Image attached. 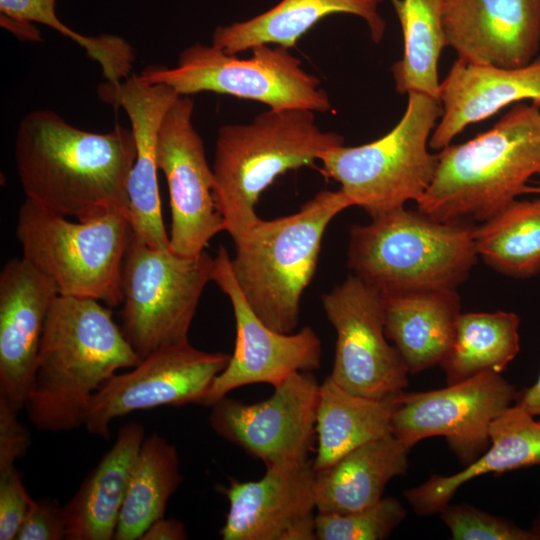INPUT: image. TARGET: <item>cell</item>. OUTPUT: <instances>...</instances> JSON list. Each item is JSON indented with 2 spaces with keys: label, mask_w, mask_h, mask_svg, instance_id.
Listing matches in <instances>:
<instances>
[{
  "label": "cell",
  "mask_w": 540,
  "mask_h": 540,
  "mask_svg": "<svg viewBox=\"0 0 540 540\" xmlns=\"http://www.w3.org/2000/svg\"><path fill=\"white\" fill-rule=\"evenodd\" d=\"M453 540H534L529 529L471 504H448L440 512Z\"/></svg>",
  "instance_id": "cell-34"
},
{
  "label": "cell",
  "mask_w": 540,
  "mask_h": 540,
  "mask_svg": "<svg viewBox=\"0 0 540 540\" xmlns=\"http://www.w3.org/2000/svg\"><path fill=\"white\" fill-rule=\"evenodd\" d=\"M59 295L54 282L24 257L0 274V396L18 412L33 379L44 324Z\"/></svg>",
  "instance_id": "cell-20"
},
{
  "label": "cell",
  "mask_w": 540,
  "mask_h": 540,
  "mask_svg": "<svg viewBox=\"0 0 540 540\" xmlns=\"http://www.w3.org/2000/svg\"><path fill=\"white\" fill-rule=\"evenodd\" d=\"M214 257L181 256L156 249L132 232L121 269L122 332L144 358L189 341L200 297L211 280Z\"/></svg>",
  "instance_id": "cell-10"
},
{
  "label": "cell",
  "mask_w": 540,
  "mask_h": 540,
  "mask_svg": "<svg viewBox=\"0 0 540 540\" xmlns=\"http://www.w3.org/2000/svg\"><path fill=\"white\" fill-rule=\"evenodd\" d=\"M403 32V56L391 68L399 94L421 92L439 100L438 61L446 46L445 0H391Z\"/></svg>",
  "instance_id": "cell-30"
},
{
  "label": "cell",
  "mask_w": 540,
  "mask_h": 540,
  "mask_svg": "<svg viewBox=\"0 0 540 540\" xmlns=\"http://www.w3.org/2000/svg\"><path fill=\"white\" fill-rule=\"evenodd\" d=\"M316 470L309 460L266 467L255 481L231 479L223 540H314Z\"/></svg>",
  "instance_id": "cell-17"
},
{
  "label": "cell",
  "mask_w": 540,
  "mask_h": 540,
  "mask_svg": "<svg viewBox=\"0 0 540 540\" xmlns=\"http://www.w3.org/2000/svg\"><path fill=\"white\" fill-rule=\"evenodd\" d=\"M187 538L186 528L180 520L161 517L149 526L140 540H184Z\"/></svg>",
  "instance_id": "cell-38"
},
{
  "label": "cell",
  "mask_w": 540,
  "mask_h": 540,
  "mask_svg": "<svg viewBox=\"0 0 540 540\" xmlns=\"http://www.w3.org/2000/svg\"><path fill=\"white\" fill-rule=\"evenodd\" d=\"M515 403L535 418L540 419V373L533 385L518 391Z\"/></svg>",
  "instance_id": "cell-40"
},
{
  "label": "cell",
  "mask_w": 540,
  "mask_h": 540,
  "mask_svg": "<svg viewBox=\"0 0 540 540\" xmlns=\"http://www.w3.org/2000/svg\"><path fill=\"white\" fill-rule=\"evenodd\" d=\"M490 445L470 464L451 475L432 474L420 485L403 494L421 516L439 513L461 486L476 477L502 474L520 468L540 467V419L514 403L490 425Z\"/></svg>",
  "instance_id": "cell-22"
},
{
  "label": "cell",
  "mask_w": 540,
  "mask_h": 540,
  "mask_svg": "<svg viewBox=\"0 0 540 540\" xmlns=\"http://www.w3.org/2000/svg\"><path fill=\"white\" fill-rule=\"evenodd\" d=\"M194 102L179 96L166 112L158 133L157 165L169 191V245L181 256H195L225 231L214 196L215 177L205 147L193 126Z\"/></svg>",
  "instance_id": "cell-16"
},
{
  "label": "cell",
  "mask_w": 540,
  "mask_h": 540,
  "mask_svg": "<svg viewBox=\"0 0 540 540\" xmlns=\"http://www.w3.org/2000/svg\"><path fill=\"white\" fill-rule=\"evenodd\" d=\"M540 177V106L517 104L491 129L438 153L417 210L441 222H483Z\"/></svg>",
  "instance_id": "cell-3"
},
{
  "label": "cell",
  "mask_w": 540,
  "mask_h": 540,
  "mask_svg": "<svg viewBox=\"0 0 540 540\" xmlns=\"http://www.w3.org/2000/svg\"><path fill=\"white\" fill-rule=\"evenodd\" d=\"M99 96L123 108L135 139L136 158L127 184L132 232L153 248L170 249L161 213L157 139L166 112L180 95L167 85L147 83L131 73L118 85L99 86Z\"/></svg>",
  "instance_id": "cell-18"
},
{
  "label": "cell",
  "mask_w": 540,
  "mask_h": 540,
  "mask_svg": "<svg viewBox=\"0 0 540 540\" xmlns=\"http://www.w3.org/2000/svg\"><path fill=\"white\" fill-rule=\"evenodd\" d=\"M383 0H281L269 10L245 21L218 26L214 46L237 55L261 44L292 48L316 23L331 14L345 13L362 18L371 39L379 43L386 23L378 12Z\"/></svg>",
  "instance_id": "cell-25"
},
{
  "label": "cell",
  "mask_w": 540,
  "mask_h": 540,
  "mask_svg": "<svg viewBox=\"0 0 540 540\" xmlns=\"http://www.w3.org/2000/svg\"><path fill=\"white\" fill-rule=\"evenodd\" d=\"M145 438L141 423L123 425L116 441L63 506L67 540L114 539L134 461Z\"/></svg>",
  "instance_id": "cell-24"
},
{
  "label": "cell",
  "mask_w": 540,
  "mask_h": 540,
  "mask_svg": "<svg viewBox=\"0 0 540 540\" xmlns=\"http://www.w3.org/2000/svg\"><path fill=\"white\" fill-rule=\"evenodd\" d=\"M140 360L109 308L96 299L58 295L44 324L25 399L29 421L52 433L82 426L101 385Z\"/></svg>",
  "instance_id": "cell-2"
},
{
  "label": "cell",
  "mask_w": 540,
  "mask_h": 540,
  "mask_svg": "<svg viewBox=\"0 0 540 540\" xmlns=\"http://www.w3.org/2000/svg\"><path fill=\"white\" fill-rule=\"evenodd\" d=\"M443 27L458 59L520 68L540 46V0H445Z\"/></svg>",
  "instance_id": "cell-19"
},
{
  "label": "cell",
  "mask_w": 540,
  "mask_h": 540,
  "mask_svg": "<svg viewBox=\"0 0 540 540\" xmlns=\"http://www.w3.org/2000/svg\"><path fill=\"white\" fill-rule=\"evenodd\" d=\"M388 340L409 374L440 365L453 343L461 301L456 289L414 291L383 297Z\"/></svg>",
  "instance_id": "cell-23"
},
{
  "label": "cell",
  "mask_w": 540,
  "mask_h": 540,
  "mask_svg": "<svg viewBox=\"0 0 540 540\" xmlns=\"http://www.w3.org/2000/svg\"><path fill=\"white\" fill-rule=\"evenodd\" d=\"M519 328L514 312H461L451 348L440 364L447 385L484 372L502 373L520 351Z\"/></svg>",
  "instance_id": "cell-29"
},
{
  "label": "cell",
  "mask_w": 540,
  "mask_h": 540,
  "mask_svg": "<svg viewBox=\"0 0 540 540\" xmlns=\"http://www.w3.org/2000/svg\"><path fill=\"white\" fill-rule=\"evenodd\" d=\"M517 394L515 385L496 372L437 390L403 392L392 416V434L410 448L443 436L466 466L489 447L491 423L515 403Z\"/></svg>",
  "instance_id": "cell-12"
},
{
  "label": "cell",
  "mask_w": 540,
  "mask_h": 540,
  "mask_svg": "<svg viewBox=\"0 0 540 540\" xmlns=\"http://www.w3.org/2000/svg\"><path fill=\"white\" fill-rule=\"evenodd\" d=\"M66 536L63 506L55 500L33 499L16 540H62Z\"/></svg>",
  "instance_id": "cell-36"
},
{
  "label": "cell",
  "mask_w": 540,
  "mask_h": 540,
  "mask_svg": "<svg viewBox=\"0 0 540 540\" xmlns=\"http://www.w3.org/2000/svg\"><path fill=\"white\" fill-rule=\"evenodd\" d=\"M534 540H540V505L538 509L537 516L532 522L531 527L529 528Z\"/></svg>",
  "instance_id": "cell-41"
},
{
  "label": "cell",
  "mask_w": 540,
  "mask_h": 540,
  "mask_svg": "<svg viewBox=\"0 0 540 540\" xmlns=\"http://www.w3.org/2000/svg\"><path fill=\"white\" fill-rule=\"evenodd\" d=\"M397 398H365L348 392L327 377L319 390L314 469L324 470L351 450L392 433Z\"/></svg>",
  "instance_id": "cell-27"
},
{
  "label": "cell",
  "mask_w": 540,
  "mask_h": 540,
  "mask_svg": "<svg viewBox=\"0 0 540 540\" xmlns=\"http://www.w3.org/2000/svg\"><path fill=\"white\" fill-rule=\"evenodd\" d=\"M229 359L226 353L199 350L189 341L159 348L101 385L90 400L83 426L107 439L111 422L134 411L201 404Z\"/></svg>",
  "instance_id": "cell-13"
},
{
  "label": "cell",
  "mask_w": 540,
  "mask_h": 540,
  "mask_svg": "<svg viewBox=\"0 0 540 540\" xmlns=\"http://www.w3.org/2000/svg\"><path fill=\"white\" fill-rule=\"evenodd\" d=\"M524 100L540 106V55L520 68L457 59L440 83L443 112L431 134L429 147L442 150L468 125Z\"/></svg>",
  "instance_id": "cell-21"
},
{
  "label": "cell",
  "mask_w": 540,
  "mask_h": 540,
  "mask_svg": "<svg viewBox=\"0 0 540 540\" xmlns=\"http://www.w3.org/2000/svg\"><path fill=\"white\" fill-rule=\"evenodd\" d=\"M341 189L322 190L298 212L259 219L234 241L231 269L250 307L270 328L293 333L300 301L317 268L327 226L352 207Z\"/></svg>",
  "instance_id": "cell-5"
},
{
  "label": "cell",
  "mask_w": 540,
  "mask_h": 540,
  "mask_svg": "<svg viewBox=\"0 0 540 540\" xmlns=\"http://www.w3.org/2000/svg\"><path fill=\"white\" fill-rule=\"evenodd\" d=\"M442 112L438 99L409 92L406 110L392 130L370 143L322 152L320 170L371 218L417 202L437 168L438 154L428 146Z\"/></svg>",
  "instance_id": "cell-7"
},
{
  "label": "cell",
  "mask_w": 540,
  "mask_h": 540,
  "mask_svg": "<svg viewBox=\"0 0 540 540\" xmlns=\"http://www.w3.org/2000/svg\"><path fill=\"white\" fill-rule=\"evenodd\" d=\"M410 450L390 433L316 471V511L348 513L374 505L393 478L406 474Z\"/></svg>",
  "instance_id": "cell-26"
},
{
  "label": "cell",
  "mask_w": 540,
  "mask_h": 540,
  "mask_svg": "<svg viewBox=\"0 0 540 540\" xmlns=\"http://www.w3.org/2000/svg\"><path fill=\"white\" fill-rule=\"evenodd\" d=\"M475 226L441 222L399 208L353 225L347 259L352 274L382 297L456 289L477 260Z\"/></svg>",
  "instance_id": "cell-4"
},
{
  "label": "cell",
  "mask_w": 540,
  "mask_h": 540,
  "mask_svg": "<svg viewBox=\"0 0 540 540\" xmlns=\"http://www.w3.org/2000/svg\"><path fill=\"white\" fill-rule=\"evenodd\" d=\"M321 302L337 336L328 377L373 400L396 399L405 392L409 371L386 337L383 297L351 274L322 294Z\"/></svg>",
  "instance_id": "cell-11"
},
{
  "label": "cell",
  "mask_w": 540,
  "mask_h": 540,
  "mask_svg": "<svg viewBox=\"0 0 540 540\" xmlns=\"http://www.w3.org/2000/svg\"><path fill=\"white\" fill-rule=\"evenodd\" d=\"M249 58H238L213 44L195 43L184 49L173 68L153 65L140 77L164 84L180 96L200 92L227 94L257 101L273 110L303 109L327 112L332 108L317 77L307 73L288 48L261 44Z\"/></svg>",
  "instance_id": "cell-9"
},
{
  "label": "cell",
  "mask_w": 540,
  "mask_h": 540,
  "mask_svg": "<svg viewBox=\"0 0 540 540\" xmlns=\"http://www.w3.org/2000/svg\"><path fill=\"white\" fill-rule=\"evenodd\" d=\"M135 158L133 133L120 125L94 133L38 109L17 129L15 161L26 198L78 221L112 211L129 214L127 184Z\"/></svg>",
  "instance_id": "cell-1"
},
{
  "label": "cell",
  "mask_w": 540,
  "mask_h": 540,
  "mask_svg": "<svg viewBox=\"0 0 540 540\" xmlns=\"http://www.w3.org/2000/svg\"><path fill=\"white\" fill-rule=\"evenodd\" d=\"M525 194H536V195H540V180L532 183V184H529L527 189H526V193Z\"/></svg>",
  "instance_id": "cell-42"
},
{
  "label": "cell",
  "mask_w": 540,
  "mask_h": 540,
  "mask_svg": "<svg viewBox=\"0 0 540 540\" xmlns=\"http://www.w3.org/2000/svg\"><path fill=\"white\" fill-rule=\"evenodd\" d=\"M407 511L395 497L384 496L374 505L348 512H317V540H384L405 520Z\"/></svg>",
  "instance_id": "cell-32"
},
{
  "label": "cell",
  "mask_w": 540,
  "mask_h": 540,
  "mask_svg": "<svg viewBox=\"0 0 540 540\" xmlns=\"http://www.w3.org/2000/svg\"><path fill=\"white\" fill-rule=\"evenodd\" d=\"M18 411L0 396V472L15 467L30 445V433L18 420Z\"/></svg>",
  "instance_id": "cell-37"
},
{
  "label": "cell",
  "mask_w": 540,
  "mask_h": 540,
  "mask_svg": "<svg viewBox=\"0 0 540 540\" xmlns=\"http://www.w3.org/2000/svg\"><path fill=\"white\" fill-rule=\"evenodd\" d=\"M16 234L22 257L54 282L59 295L122 304L121 269L132 235L127 212L73 222L26 198Z\"/></svg>",
  "instance_id": "cell-8"
},
{
  "label": "cell",
  "mask_w": 540,
  "mask_h": 540,
  "mask_svg": "<svg viewBox=\"0 0 540 540\" xmlns=\"http://www.w3.org/2000/svg\"><path fill=\"white\" fill-rule=\"evenodd\" d=\"M32 501L15 467L0 472V540L16 538Z\"/></svg>",
  "instance_id": "cell-35"
},
{
  "label": "cell",
  "mask_w": 540,
  "mask_h": 540,
  "mask_svg": "<svg viewBox=\"0 0 540 540\" xmlns=\"http://www.w3.org/2000/svg\"><path fill=\"white\" fill-rule=\"evenodd\" d=\"M55 3L56 0H0V12L10 17L46 25L63 34L85 49L87 55L101 66L103 73L108 74L117 70L126 56L124 39L111 34L84 36L73 31L58 19Z\"/></svg>",
  "instance_id": "cell-33"
},
{
  "label": "cell",
  "mask_w": 540,
  "mask_h": 540,
  "mask_svg": "<svg viewBox=\"0 0 540 540\" xmlns=\"http://www.w3.org/2000/svg\"><path fill=\"white\" fill-rule=\"evenodd\" d=\"M1 26L21 40L38 42L42 40L40 31L32 22L1 14Z\"/></svg>",
  "instance_id": "cell-39"
},
{
  "label": "cell",
  "mask_w": 540,
  "mask_h": 540,
  "mask_svg": "<svg viewBox=\"0 0 540 540\" xmlns=\"http://www.w3.org/2000/svg\"><path fill=\"white\" fill-rule=\"evenodd\" d=\"M314 115L303 109H269L249 123L219 128L214 196L233 240L259 219L257 202L276 178L311 166L322 152L344 145L343 136L321 130Z\"/></svg>",
  "instance_id": "cell-6"
},
{
  "label": "cell",
  "mask_w": 540,
  "mask_h": 540,
  "mask_svg": "<svg viewBox=\"0 0 540 540\" xmlns=\"http://www.w3.org/2000/svg\"><path fill=\"white\" fill-rule=\"evenodd\" d=\"M319 390L312 372H297L261 402L223 397L210 406L209 423L266 467L303 462L316 435Z\"/></svg>",
  "instance_id": "cell-15"
},
{
  "label": "cell",
  "mask_w": 540,
  "mask_h": 540,
  "mask_svg": "<svg viewBox=\"0 0 540 540\" xmlns=\"http://www.w3.org/2000/svg\"><path fill=\"white\" fill-rule=\"evenodd\" d=\"M478 256L497 272L516 279L540 273V197L515 199L475 226Z\"/></svg>",
  "instance_id": "cell-31"
},
{
  "label": "cell",
  "mask_w": 540,
  "mask_h": 540,
  "mask_svg": "<svg viewBox=\"0 0 540 540\" xmlns=\"http://www.w3.org/2000/svg\"><path fill=\"white\" fill-rule=\"evenodd\" d=\"M226 248L214 257L211 280L229 298L236 338L227 366L215 377L201 405L210 407L232 390L251 384L279 385L297 372L320 367L321 341L309 326L280 333L266 325L248 304L233 275Z\"/></svg>",
  "instance_id": "cell-14"
},
{
  "label": "cell",
  "mask_w": 540,
  "mask_h": 540,
  "mask_svg": "<svg viewBox=\"0 0 540 540\" xmlns=\"http://www.w3.org/2000/svg\"><path fill=\"white\" fill-rule=\"evenodd\" d=\"M181 482L176 447L157 434L145 437L134 461L114 539L140 540L154 521L164 517Z\"/></svg>",
  "instance_id": "cell-28"
}]
</instances>
